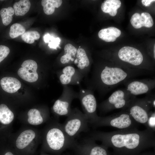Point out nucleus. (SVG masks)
<instances>
[{
	"label": "nucleus",
	"instance_id": "9b49d317",
	"mask_svg": "<svg viewBox=\"0 0 155 155\" xmlns=\"http://www.w3.org/2000/svg\"><path fill=\"white\" fill-rule=\"evenodd\" d=\"M108 149L102 144H97L90 137L80 142L75 141L69 149L74 155H111Z\"/></svg>",
	"mask_w": 155,
	"mask_h": 155
},
{
	"label": "nucleus",
	"instance_id": "393cba45",
	"mask_svg": "<svg viewBox=\"0 0 155 155\" xmlns=\"http://www.w3.org/2000/svg\"><path fill=\"white\" fill-rule=\"evenodd\" d=\"M28 121L30 124L39 125L42 124L44 121L43 118L40 112L36 109H30L28 113Z\"/></svg>",
	"mask_w": 155,
	"mask_h": 155
},
{
	"label": "nucleus",
	"instance_id": "72a5a7b5",
	"mask_svg": "<svg viewBox=\"0 0 155 155\" xmlns=\"http://www.w3.org/2000/svg\"><path fill=\"white\" fill-rule=\"evenodd\" d=\"M62 155H66V154H62Z\"/></svg>",
	"mask_w": 155,
	"mask_h": 155
},
{
	"label": "nucleus",
	"instance_id": "f257e3e1",
	"mask_svg": "<svg viewBox=\"0 0 155 155\" xmlns=\"http://www.w3.org/2000/svg\"><path fill=\"white\" fill-rule=\"evenodd\" d=\"M154 131L147 128L140 131L137 128L119 129L111 132L95 131L90 135L95 141L112 148L115 155H137L155 144Z\"/></svg>",
	"mask_w": 155,
	"mask_h": 155
},
{
	"label": "nucleus",
	"instance_id": "b1692460",
	"mask_svg": "<svg viewBox=\"0 0 155 155\" xmlns=\"http://www.w3.org/2000/svg\"><path fill=\"white\" fill-rule=\"evenodd\" d=\"M62 2L61 0H42L41 4L45 13L50 15L54 12L55 8H58L61 5Z\"/></svg>",
	"mask_w": 155,
	"mask_h": 155
},
{
	"label": "nucleus",
	"instance_id": "f03ea898",
	"mask_svg": "<svg viewBox=\"0 0 155 155\" xmlns=\"http://www.w3.org/2000/svg\"><path fill=\"white\" fill-rule=\"evenodd\" d=\"M150 71L127 68L120 65H105L95 67L90 79H85L87 88L103 96L128 79L149 75Z\"/></svg>",
	"mask_w": 155,
	"mask_h": 155
},
{
	"label": "nucleus",
	"instance_id": "c85d7f7f",
	"mask_svg": "<svg viewBox=\"0 0 155 155\" xmlns=\"http://www.w3.org/2000/svg\"><path fill=\"white\" fill-rule=\"evenodd\" d=\"M43 39L45 43H49L48 46L50 48L55 49L59 46L61 41L59 38H55L48 33L44 35Z\"/></svg>",
	"mask_w": 155,
	"mask_h": 155
},
{
	"label": "nucleus",
	"instance_id": "6ab92c4d",
	"mask_svg": "<svg viewBox=\"0 0 155 155\" xmlns=\"http://www.w3.org/2000/svg\"><path fill=\"white\" fill-rule=\"evenodd\" d=\"M121 31L115 27H111L100 30L98 33L99 38L108 42H113L120 36Z\"/></svg>",
	"mask_w": 155,
	"mask_h": 155
},
{
	"label": "nucleus",
	"instance_id": "2f4dec72",
	"mask_svg": "<svg viewBox=\"0 0 155 155\" xmlns=\"http://www.w3.org/2000/svg\"><path fill=\"white\" fill-rule=\"evenodd\" d=\"M155 0H142V4L145 6H149L151 3L152 2H154Z\"/></svg>",
	"mask_w": 155,
	"mask_h": 155
},
{
	"label": "nucleus",
	"instance_id": "20e7f679",
	"mask_svg": "<svg viewBox=\"0 0 155 155\" xmlns=\"http://www.w3.org/2000/svg\"><path fill=\"white\" fill-rule=\"evenodd\" d=\"M88 124L85 114L78 108H75L72 109L62 125L67 135L71 139L75 140L81 133L89 130Z\"/></svg>",
	"mask_w": 155,
	"mask_h": 155
},
{
	"label": "nucleus",
	"instance_id": "0eeeda50",
	"mask_svg": "<svg viewBox=\"0 0 155 155\" xmlns=\"http://www.w3.org/2000/svg\"><path fill=\"white\" fill-rule=\"evenodd\" d=\"M84 112L89 123L92 125L98 120L99 116L97 114V103L94 91L89 89L81 88L78 92V97Z\"/></svg>",
	"mask_w": 155,
	"mask_h": 155
},
{
	"label": "nucleus",
	"instance_id": "a878e982",
	"mask_svg": "<svg viewBox=\"0 0 155 155\" xmlns=\"http://www.w3.org/2000/svg\"><path fill=\"white\" fill-rule=\"evenodd\" d=\"M14 13L13 8L11 7L2 9L0 11L2 23L5 26H7L11 22L12 16Z\"/></svg>",
	"mask_w": 155,
	"mask_h": 155
},
{
	"label": "nucleus",
	"instance_id": "a211bd4d",
	"mask_svg": "<svg viewBox=\"0 0 155 155\" xmlns=\"http://www.w3.org/2000/svg\"><path fill=\"white\" fill-rule=\"evenodd\" d=\"M35 135V132L32 130L28 129L23 131L16 140L17 148L20 150L25 149L34 139Z\"/></svg>",
	"mask_w": 155,
	"mask_h": 155
},
{
	"label": "nucleus",
	"instance_id": "412c9836",
	"mask_svg": "<svg viewBox=\"0 0 155 155\" xmlns=\"http://www.w3.org/2000/svg\"><path fill=\"white\" fill-rule=\"evenodd\" d=\"M121 2L119 0H106L102 4L101 9L104 13H108L112 16H115L117 9L121 6Z\"/></svg>",
	"mask_w": 155,
	"mask_h": 155
},
{
	"label": "nucleus",
	"instance_id": "9d476101",
	"mask_svg": "<svg viewBox=\"0 0 155 155\" xmlns=\"http://www.w3.org/2000/svg\"><path fill=\"white\" fill-rule=\"evenodd\" d=\"M78 92L75 91L69 86H63V91L60 96L55 102L53 109L58 116H67L72 109L71 104L73 100L78 98Z\"/></svg>",
	"mask_w": 155,
	"mask_h": 155
},
{
	"label": "nucleus",
	"instance_id": "5701e85b",
	"mask_svg": "<svg viewBox=\"0 0 155 155\" xmlns=\"http://www.w3.org/2000/svg\"><path fill=\"white\" fill-rule=\"evenodd\" d=\"M31 6L30 1L28 0H21L15 3L13 7L14 13L17 16H23L29 10Z\"/></svg>",
	"mask_w": 155,
	"mask_h": 155
},
{
	"label": "nucleus",
	"instance_id": "473e14b6",
	"mask_svg": "<svg viewBox=\"0 0 155 155\" xmlns=\"http://www.w3.org/2000/svg\"><path fill=\"white\" fill-rule=\"evenodd\" d=\"M137 155H154V154H149V153H144L143 154H140V153Z\"/></svg>",
	"mask_w": 155,
	"mask_h": 155
},
{
	"label": "nucleus",
	"instance_id": "f3484780",
	"mask_svg": "<svg viewBox=\"0 0 155 155\" xmlns=\"http://www.w3.org/2000/svg\"><path fill=\"white\" fill-rule=\"evenodd\" d=\"M0 86L3 91L8 93H13L20 88L21 84L20 81L15 78L5 76L0 79Z\"/></svg>",
	"mask_w": 155,
	"mask_h": 155
},
{
	"label": "nucleus",
	"instance_id": "f8f14e48",
	"mask_svg": "<svg viewBox=\"0 0 155 155\" xmlns=\"http://www.w3.org/2000/svg\"><path fill=\"white\" fill-rule=\"evenodd\" d=\"M125 89L129 93L134 96L145 94L150 93L155 86L154 79H128L123 82Z\"/></svg>",
	"mask_w": 155,
	"mask_h": 155
},
{
	"label": "nucleus",
	"instance_id": "1a4fd4ad",
	"mask_svg": "<svg viewBox=\"0 0 155 155\" xmlns=\"http://www.w3.org/2000/svg\"><path fill=\"white\" fill-rule=\"evenodd\" d=\"M117 55L119 60L127 64V68L150 71L143 64L144 58L142 53L137 49L129 46L123 47L119 49Z\"/></svg>",
	"mask_w": 155,
	"mask_h": 155
},
{
	"label": "nucleus",
	"instance_id": "7ed1b4c3",
	"mask_svg": "<svg viewBox=\"0 0 155 155\" xmlns=\"http://www.w3.org/2000/svg\"><path fill=\"white\" fill-rule=\"evenodd\" d=\"M45 141L44 150L55 155H62L64 151L69 149L76 141L67 135L62 124L59 123L47 131Z\"/></svg>",
	"mask_w": 155,
	"mask_h": 155
},
{
	"label": "nucleus",
	"instance_id": "4be33fe9",
	"mask_svg": "<svg viewBox=\"0 0 155 155\" xmlns=\"http://www.w3.org/2000/svg\"><path fill=\"white\" fill-rule=\"evenodd\" d=\"M12 112L5 104H0V122L4 125H8L11 123L14 118Z\"/></svg>",
	"mask_w": 155,
	"mask_h": 155
},
{
	"label": "nucleus",
	"instance_id": "bb28decb",
	"mask_svg": "<svg viewBox=\"0 0 155 155\" xmlns=\"http://www.w3.org/2000/svg\"><path fill=\"white\" fill-rule=\"evenodd\" d=\"M25 29L21 24L15 23L11 26L9 32L10 37L14 38L22 35L25 32Z\"/></svg>",
	"mask_w": 155,
	"mask_h": 155
},
{
	"label": "nucleus",
	"instance_id": "4468645a",
	"mask_svg": "<svg viewBox=\"0 0 155 155\" xmlns=\"http://www.w3.org/2000/svg\"><path fill=\"white\" fill-rule=\"evenodd\" d=\"M21 66L18 69V74L22 79L30 82H34L38 80V65L36 61L30 59L25 60Z\"/></svg>",
	"mask_w": 155,
	"mask_h": 155
},
{
	"label": "nucleus",
	"instance_id": "cd10ccee",
	"mask_svg": "<svg viewBox=\"0 0 155 155\" xmlns=\"http://www.w3.org/2000/svg\"><path fill=\"white\" fill-rule=\"evenodd\" d=\"M40 37L39 33L35 31H27L21 35V38L23 40L30 44L33 43L35 40L39 39Z\"/></svg>",
	"mask_w": 155,
	"mask_h": 155
},
{
	"label": "nucleus",
	"instance_id": "aec40b11",
	"mask_svg": "<svg viewBox=\"0 0 155 155\" xmlns=\"http://www.w3.org/2000/svg\"><path fill=\"white\" fill-rule=\"evenodd\" d=\"M77 49L70 44H66L64 48V53L60 59L61 67L74 61L77 52Z\"/></svg>",
	"mask_w": 155,
	"mask_h": 155
},
{
	"label": "nucleus",
	"instance_id": "dca6fc26",
	"mask_svg": "<svg viewBox=\"0 0 155 155\" xmlns=\"http://www.w3.org/2000/svg\"><path fill=\"white\" fill-rule=\"evenodd\" d=\"M130 22L133 26L136 29L143 26L150 28L154 24L152 17L147 12L142 13L141 15L138 13H135L131 17Z\"/></svg>",
	"mask_w": 155,
	"mask_h": 155
},
{
	"label": "nucleus",
	"instance_id": "6e6552de",
	"mask_svg": "<svg viewBox=\"0 0 155 155\" xmlns=\"http://www.w3.org/2000/svg\"><path fill=\"white\" fill-rule=\"evenodd\" d=\"M152 108L145 97L141 99L135 98L125 110L135 122L146 127Z\"/></svg>",
	"mask_w": 155,
	"mask_h": 155
},
{
	"label": "nucleus",
	"instance_id": "7c9ffc66",
	"mask_svg": "<svg viewBox=\"0 0 155 155\" xmlns=\"http://www.w3.org/2000/svg\"><path fill=\"white\" fill-rule=\"evenodd\" d=\"M155 112L152 111L148 119L146 126L147 128L151 129L154 131L155 129Z\"/></svg>",
	"mask_w": 155,
	"mask_h": 155
},
{
	"label": "nucleus",
	"instance_id": "ddd939ff",
	"mask_svg": "<svg viewBox=\"0 0 155 155\" xmlns=\"http://www.w3.org/2000/svg\"><path fill=\"white\" fill-rule=\"evenodd\" d=\"M57 73L59 82L63 86L80 84L84 78L77 68L71 65L61 69Z\"/></svg>",
	"mask_w": 155,
	"mask_h": 155
},
{
	"label": "nucleus",
	"instance_id": "423d86ee",
	"mask_svg": "<svg viewBox=\"0 0 155 155\" xmlns=\"http://www.w3.org/2000/svg\"><path fill=\"white\" fill-rule=\"evenodd\" d=\"M125 89H121L114 92L106 100L98 105L100 111L106 113L116 109H125L135 98Z\"/></svg>",
	"mask_w": 155,
	"mask_h": 155
},
{
	"label": "nucleus",
	"instance_id": "2eb2a0df",
	"mask_svg": "<svg viewBox=\"0 0 155 155\" xmlns=\"http://www.w3.org/2000/svg\"><path fill=\"white\" fill-rule=\"evenodd\" d=\"M76 58L74 63L84 78L88 77L90 70V62L86 52L84 49L79 48L77 50Z\"/></svg>",
	"mask_w": 155,
	"mask_h": 155
},
{
	"label": "nucleus",
	"instance_id": "39448f33",
	"mask_svg": "<svg viewBox=\"0 0 155 155\" xmlns=\"http://www.w3.org/2000/svg\"><path fill=\"white\" fill-rule=\"evenodd\" d=\"M137 123L125 110L113 115L105 117H100L92 125L94 127L110 126L119 129L137 128Z\"/></svg>",
	"mask_w": 155,
	"mask_h": 155
},
{
	"label": "nucleus",
	"instance_id": "c756f323",
	"mask_svg": "<svg viewBox=\"0 0 155 155\" xmlns=\"http://www.w3.org/2000/svg\"><path fill=\"white\" fill-rule=\"evenodd\" d=\"M10 51V49L7 46L4 45H0V63L6 58Z\"/></svg>",
	"mask_w": 155,
	"mask_h": 155
}]
</instances>
